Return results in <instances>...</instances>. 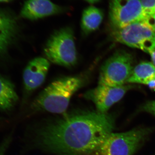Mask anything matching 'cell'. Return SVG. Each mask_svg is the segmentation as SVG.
Wrapping results in <instances>:
<instances>
[{"label":"cell","mask_w":155,"mask_h":155,"mask_svg":"<svg viewBox=\"0 0 155 155\" xmlns=\"http://www.w3.org/2000/svg\"><path fill=\"white\" fill-rule=\"evenodd\" d=\"M112 31V37L118 42L147 53L155 51V32L142 22Z\"/></svg>","instance_id":"cell-7"},{"label":"cell","mask_w":155,"mask_h":155,"mask_svg":"<svg viewBox=\"0 0 155 155\" xmlns=\"http://www.w3.org/2000/svg\"><path fill=\"white\" fill-rule=\"evenodd\" d=\"M140 110L149 113L155 116V100L146 103L141 106Z\"/></svg>","instance_id":"cell-16"},{"label":"cell","mask_w":155,"mask_h":155,"mask_svg":"<svg viewBox=\"0 0 155 155\" xmlns=\"http://www.w3.org/2000/svg\"><path fill=\"white\" fill-rule=\"evenodd\" d=\"M133 58L125 51L116 52L102 66L98 84L112 87L125 85L133 70Z\"/></svg>","instance_id":"cell-5"},{"label":"cell","mask_w":155,"mask_h":155,"mask_svg":"<svg viewBox=\"0 0 155 155\" xmlns=\"http://www.w3.org/2000/svg\"><path fill=\"white\" fill-rule=\"evenodd\" d=\"M152 131V128L141 127L112 132L92 155H134Z\"/></svg>","instance_id":"cell-3"},{"label":"cell","mask_w":155,"mask_h":155,"mask_svg":"<svg viewBox=\"0 0 155 155\" xmlns=\"http://www.w3.org/2000/svg\"><path fill=\"white\" fill-rule=\"evenodd\" d=\"M84 1H86L87 2L90 3V4H93L98 2L100 0H84Z\"/></svg>","instance_id":"cell-21"},{"label":"cell","mask_w":155,"mask_h":155,"mask_svg":"<svg viewBox=\"0 0 155 155\" xmlns=\"http://www.w3.org/2000/svg\"><path fill=\"white\" fill-rule=\"evenodd\" d=\"M17 31V20L7 11H0V54L5 52Z\"/></svg>","instance_id":"cell-11"},{"label":"cell","mask_w":155,"mask_h":155,"mask_svg":"<svg viewBox=\"0 0 155 155\" xmlns=\"http://www.w3.org/2000/svg\"><path fill=\"white\" fill-rule=\"evenodd\" d=\"M132 87L131 85L112 87L98 84L95 88L87 92L84 97L94 103L97 111L107 113L108 110L122 99Z\"/></svg>","instance_id":"cell-8"},{"label":"cell","mask_w":155,"mask_h":155,"mask_svg":"<svg viewBox=\"0 0 155 155\" xmlns=\"http://www.w3.org/2000/svg\"><path fill=\"white\" fill-rule=\"evenodd\" d=\"M104 14L101 9L94 6H89L83 11L81 26L84 35H87L96 30L101 25Z\"/></svg>","instance_id":"cell-12"},{"label":"cell","mask_w":155,"mask_h":155,"mask_svg":"<svg viewBox=\"0 0 155 155\" xmlns=\"http://www.w3.org/2000/svg\"><path fill=\"white\" fill-rule=\"evenodd\" d=\"M114 116L88 111L73 114L38 131V144L57 155H92L115 128Z\"/></svg>","instance_id":"cell-1"},{"label":"cell","mask_w":155,"mask_h":155,"mask_svg":"<svg viewBox=\"0 0 155 155\" xmlns=\"http://www.w3.org/2000/svg\"><path fill=\"white\" fill-rule=\"evenodd\" d=\"M147 85L151 89L155 91V79L150 82Z\"/></svg>","instance_id":"cell-20"},{"label":"cell","mask_w":155,"mask_h":155,"mask_svg":"<svg viewBox=\"0 0 155 155\" xmlns=\"http://www.w3.org/2000/svg\"><path fill=\"white\" fill-rule=\"evenodd\" d=\"M142 22L151 30L155 32V13L147 17L144 21Z\"/></svg>","instance_id":"cell-18"},{"label":"cell","mask_w":155,"mask_h":155,"mask_svg":"<svg viewBox=\"0 0 155 155\" xmlns=\"http://www.w3.org/2000/svg\"><path fill=\"white\" fill-rule=\"evenodd\" d=\"M66 11L65 7L50 0H27L21 9L20 16L24 19L36 20L62 14Z\"/></svg>","instance_id":"cell-10"},{"label":"cell","mask_w":155,"mask_h":155,"mask_svg":"<svg viewBox=\"0 0 155 155\" xmlns=\"http://www.w3.org/2000/svg\"><path fill=\"white\" fill-rule=\"evenodd\" d=\"M11 135L6 137L0 143V155H5L11 141Z\"/></svg>","instance_id":"cell-17"},{"label":"cell","mask_w":155,"mask_h":155,"mask_svg":"<svg viewBox=\"0 0 155 155\" xmlns=\"http://www.w3.org/2000/svg\"><path fill=\"white\" fill-rule=\"evenodd\" d=\"M155 79V66L152 63L142 62L134 67L127 83L148 85Z\"/></svg>","instance_id":"cell-14"},{"label":"cell","mask_w":155,"mask_h":155,"mask_svg":"<svg viewBox=\"0 0 155 155\" xmlns=\"http://www.w3.org/2000/svg\"><path fill=\"white\" fill-rule=\"evenodd\" d=\"M146 18L140 0H110L109 19L113 30L143 22Z\"/></svg>","instance_id":"cell-6"},{"label":"cell","mask_w":155,"mask_h":155,"mask_svg":"<svg viewBox=\"0 0 155 155\" xmlns=\"http://www.w3.org/2000/svg\"><path fill=\"white\" fill-rule=\"evenodd\" d=\"M18 100L14 84L10 81L0 77V110H10Z\"/></svg>","instance_id":"cell-13"},{"label":"cell","mask_w":155,"mask_h":155,"mask_svg":"<svg viewBox=\"0 0 155 155\" xmlns=\"http://www.w3.org/2000/svg\"><path fill=\"white\" fill-rule=\"evenodd\" d=\"M148 54L150 56L153 64L155 66V51L150 52Z\"/></svg>","instance_id":"cell-19"},{"label":"cell","mask_w":155,"mask_h":155,"mask_svg":"<svg viewBox=\"0 0 155 155\" xmlns=\"http://www.w3.org/2000/svg\"><path fill=\"white\" fill-rule=\"evenodd\" d=\"M1 120V117H0V120Z\"/></svg>","instance_id":"cell-23"},{"label":"cell","mask_w":155,"mask_h":155,"mask_svg":"<svg viewBox=\"0 0 155 155\" xmlns=\"http://www.w3.org/2000/svg\"><path fill=\"white\" fill-rule=\"evenodd\" d=\"M72 29L69 27L58 29L48 39L44 53L49 61L66 67L75 66L77 54Z\"/></svg>","instance_id":"cell-4"},{"label":"cell","mask_w":155,"mask_h":155,"mask_svg":"<svg viewBox=\"0 0 155 155\" xmlns=\"http://www.w3.org/2000/svg\"><path fill=\"white\" fill-rule=\"evenodd\" d=\"M12 0H0V3L8 2Z\"/></svg>","instance_id":"cell-22"},{"label":"cell","mask_w":155,"mask_h":155,"mask_svg":"<svg viewBox=\"0 0 155 155\" xmlns=\"http://www.w3.org/2000/svg\"><path fill=\"white\" fill-rule=\"evenodd\" d=\"M87 81L86 75L84 74L54 81L37 97L31 107L35 111L63 114L67 110L72 96L85 85Z\"/></svg>","instance_id":"cell-2"},{"label":"cell","mask_w":155,"mask_h":155,"mask_svg":"<svg viewBox=\"0 0 155 155\" xmlns=\"http://www.w3.org/2000/svg\"><path fill=\"white\" fill-rule=\"evenodd\" d=\"M147 17L155 13V0H140Z\"/></svg>","instance_id":"cell-15"},{"label":"cell","mask_w":155,"mask_h":155,"mask_svg":"<svg viewBox=\"0 0 155 155\" xmlns=\"http://www.w3.org/2000/svg\"><path fill=\"white\" fill-rule=\"evenodd\" d=\"M50 66L48 60L42 57L34 58L28 63L23 73V84L27 92L35 90L44 83Z\"/></svg>","instance_id":"cell-9"}]
</instances>
